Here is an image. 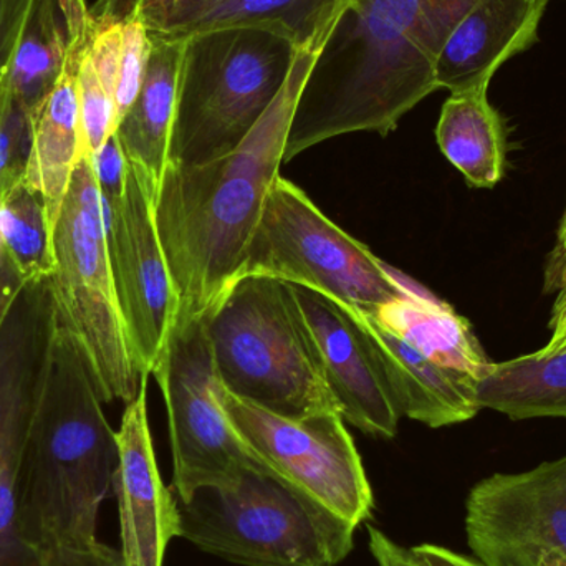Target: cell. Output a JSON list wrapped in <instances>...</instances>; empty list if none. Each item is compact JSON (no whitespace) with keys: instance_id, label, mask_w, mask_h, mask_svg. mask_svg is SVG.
I'll return each instance as SVG.
<instances>
[{"instance_id":"obj_1","label":"cell","mask_w":566,"mask_h":566,"mask_svg":"<svg viewBox=\"0 0 566 566\" xmlns=\"http://www.w3.org/2000/svg\"><path fill=\"white\" fill-rule=\"evenodd\" d=\"M479 0H352L296 103L283 163L336 136H388L438 90L446 40Z\"/></svg>"},{"instance_id":"obj_2","label":"cell","mask_w":566,"mask_h":566,"mask_svg":"<svg viewBox=\"0 0 566 566\" xmlns=\"http://www.w3.org/2000/svg\"><path fill=\"white\" fill-rule=\"evenodd\" d=\"M318 55L296 52L277 98L238 148L205 165L166 166L155 216L178 293L176 323L205 316L238 275Z\"/></svg>"},{"instance_id":"obj_3","label":"cell","mask_w":566,"mask_h":566,"mask_svg":"<svg viewBox=\"0 0 566 566\" xmlns=\"http://www.w3.org/2000/svg\"><path fill=\"white\" fill-rule=\"evenodd\" d=\"M118 442L82 349L56 325L49 373L20 469L27 541L49 554L95 544L113 489Z\"/></svg>"},{"instance_id":"obj_4","label":"cell","mask_w":566,"mask_h":566,"mask_svg":"<svg viewBox=\"0 0 566 566\" xmlns=\"http://www.w3.org/2000/svg\"><path fill=\"white\" fill-rule=\"evenodd\" d=\"M206 319L226 391L285 418L339 412L289 283L239 279Z\"/></svg>"},{"instance_id":"obj_5","label":"cell","mask_w":566,"mask_h":566,"mask_svg":"<svg viewBox=\"0 0 566 566\" xmlns=\"http://www.w3.org/2000/svg\"><path fill=\"white\" fill-rule=\"evenodd\" d=\"M168 163L205 165L228 155L281 93L296 50L258 29L185 36Z\"/></svg>"},{"instance_id":"obj_6","label":"cell","mask_w":566,"mask_h":566,"mask_svg":"<svg viewBox=\"0 0 566 566\" xmlns=\"http://www.w3.org/2000/svg\"><path fill=\"white\" fill-rule=\"evenodd\" d=\"M178 501L179 537L244 566H336L353 551L356 527L264 465L232 488L199 489Z\"/></svg>"},{"instance_id":"obj_7","label":"cell","mask_w":566,"mask_h":566,"mask_svg":"<svg viewBox=\"0 0 566 566\" xmlns=\"http://www.w3.org/2000/svg\"><path fill=\"white\" fill-rule=\"evenodd\" d=\"M56 325L82 349L103 402H132L142 375L136 368L109 264L106 214L92 159L73 175L53 232L49 277Z\"/></svg>"},{"instance_id":"obj_8","label":"cell","mask_w":566,"mask_h":566,"mask_svg":"<svg viewBox=\"0 0 566 566\" xmlns=\"http://www.w3.org/2000/svg\"><path fill=\"white\" fill-rule=\"evenodd\" d=\"M244 277L277 279L361 310L399 298L409 286L282 176L272 185L232 282Z\"/></svg>"},{"instance_id":"obj_9","label":"cell","mask_w":566,"mask_h":566,"mask_svg":"<svg viewBox=\"0 0 566 566\" xmlns=\"http://www.w3.org/2000/svg\"><path fill=\"white\" fill-rule=\"evenodd\" d=\"M168 409L172 492L188 501L199 489L238 484L259 464L232 429L205 316L176 323L151 373Z\"/></svg>"},{"instance_id":"obj_10","label":"cell","mask_w":566,"mask_h":566,"mask_svg":"<svg viewBox=\"0 0 566 566\" xmlns=\"http://www.w3.org/2000/svg\"><path fill=\"white\" fill-rule=\"evenodd\" d=\"M221 402L259 464L356 528L371 517V485L339 412L285 418L231 395L222 385Z\"/></svg>"},{"instance_id":"obj_11","label":"cell","mask_w":566,"mask_h":566,"mask_svg":"<svg viewBox=\"0 0 566 566\" xmlns=\"http://www.w3.org/2000/svg\"><path fill=\"white\" fill-rule=\"evenodd\" d=\"M465 535L482 566H566V455L478 482Z\"/></svg>"},{"instance_id":"obj_12","label":"cell","mask_w":566,"mask_h":566,"mask_svg":"<svg viewBox=\"0 0 566 566\" xmlns=\"http://www.w3.org/2000/svg\"><path fill=\"white\" fill-rule=\"evenodd\" d=\"M109 264L133 358L142 378L158 365L179 302L156 228L155 201L128 161L125 195L105 206Z\"/></svg>"},{"instance_id":"obj_13","label":"cell","mask_w":566,"mask_h":566,"mask_svg":"<svg viewBox=\"0 0 566 566\" xmlns=\"http://www.w3.org/2000/svg\"><path fill=\"white\" fill-rule=\"evenodd\" d=\"M146 401L148 378H143L116 431L113 491L118 499L122 554L129 566H163L168 545L179 537L178 501L159 475Z\"/></svg>"},{"instance_id":"obj_14","label":"cell","mask_w":566,"mask_h":566,"mask_svg":"<svg viewBox=\"0 0 566 566\" xmlns=\"http://www.w3.org/2000/svg\"><path fill=\"white\" fill-rule=\"evenodd\" d=\"M289 285L342 418L366 434L395 438L401 416L346 310L315 290Z\"/></svg>"},{"instance_id":"obj_15","label":"cell","mask_w":566,"mask_h":566,"mask_svg":"<svg viewBox=\"0 0 566 566\" xmlns=\"http://www.w3.org/2000/svg\"><path fill=\"white\" fill-rule=\"evenodd\" d=\"M338 305L346 310L365 339L401 418L438 429L461 424L479 415L481 406L474 379L431 361L401 336L381 325L371 313L345 303Z\"/></svg>"},{"instance_id":"obj_16","label":"cell","mask_w":566,"mask_h":566,"mask_svg":"<svg viewBox=\"0 0 566 566\" xmlns=\"http://www.w3.org/2000/svg\"><path fill=\"white\" fill-rule=\"evenodd\" d=\"M551 0H479L446 40L436 63L438 88H489L492 76L532 49Z\"/></svg>"},{"instance_id":"obj_17","label":"cell","mask_w":566,"mask_h":566,"mask_svg":"<svg viewBox=\"0 0 566 566\" xmlns=\"http://www.w3.org/2000/svg\"><path fill=\"white\" fill-rule=\"evenodd\" d=\"M149 40L145 82L132 108L119 119L116 136L126 159L142 172L156 206L168 166L186 39L149 32Z\"/></svg>"},{"instance_id":"obj_18","label":"cell","mask_w":566,"mask_h":566,"mask_svg":"<svg viewBox=\"0 0 566 566\" xmlns=\"http://www.w3.org/2000/svg\"><path fill=\"white\" fill-rule=\"evenodd\" d=\"M352 0H211L186 13L165 35L185 36L206 30L258 29L285 39L296 52L319 53Z\"/></svg>"},{"instance_id":"obj_19","label":"cell","mask_w":566,"mask_h":566,"mask_svg":"<svg viewBox=\"0 0 566 566\" xmlns=\"http://www.w3.org/2000/svg\"><path fill=\"white\" fill-rule=\"evenodd\" d=\"M83 49L73 52L62 78L32 115V151L25 179L42 195L53 232L75 169L83 159L76 85Z\"/></svg>"},{"instance_id":"obj_20","label":"cell","mask_w":566,"mask_h":566,"mask_svg":"<svg viewBox=\"0 0 566 566\" xmlns=\"http://www.w3.org/2000/svg\"><path fill=\"white\" fill-rule=\"evenodd\" d=\"M365 312L431 361L475 382L491 365L469 319L412 282L405 295Z\"/></svg>"},{"instance_id":"obj_21","label":"cell","mask_w":566,"mask_h":566,"mask_svg":"<svg viewBox=\"0 0 566 566\" xmlns=\"http://www.w3.org/2000/svg\"><path fill=\"white\" fill-rule=\"evenodd\" d=\"M489 88L451 93L439 116L436 139L448 161L472 188L491 189L505 176L507 136Z\"/></svg>"},{"instance_id":"obj_22","label":"cell","mask_w":566,"mask_h":566,"mask_svg":"<svg viewBox=\"0 0 566 566\" xmlns=\"http://www.w3.org/2000/svg\"><path fill=\"white\" fill-rule=\"evenodd\" d=\"M478 402L512 421L566 419V348L491 361L478 381Z\"/></svg>"},{"instance_id":"obj_23","label":"cell","mask_w":566,"mask_h":566,"mask_svg":"<svg viewBox=\"0 0 566 566\" xmlns=\"http://www.w3.org/2000/svg\"><path fill=\"white\" fill-rule=\"evenodd\" d=\"M85 45L73 40L56 0H33L7 76L13 96L33 115L62 78L73 52Z\"/></svg>"},{"instance_id":"obj_24","label":"cell","mask_w":566,"mask_h":566,"mask_svg":"<svg viewBox=\"0 0 566 566\" xmlns=\"http://www.w3.org/2000/svg\"><path fill=\"white\" fill-rule=\"evenodd\" d=\"M0 239L25 283L52 275L53 229L42 195L25 176L0 192Z\"/></svg>"},{"instance_id":"obj_25","label":"cell","mask_w":566,"mask_h":566,"mask_svg":"<svg viewBox=\"0 0 566 566\" xmlns=\"http://www.w3.org/2000/svg\"><path fill=\"white\" fill-rule=\"evenodd\" d=\"M86 46V45H85ZM80 125L83 158H93L118 128L115 96L106 90L83 49L78 73Z\"/></svg>"},{"instance_id":"obj_26","label":"cell","mask_w":566,"mask_h":566,"mask_svg":"<svg viewBox=\"0 0 566 566\" xmlns=\"http://www.w3.org/2000/svg\"><path fill=\"white\" fill-rule=\"evenodd\" d=\"M32 151V113L0 85V192L25 176Z\"/></svg>"},{"instance_id":"obj_27","label":"cell","mask_w":566,"mask_h":566,"mask_svg":"<svg viewBox=\"0 0 566 566\" xmlns=\"http://www.w3.org/2000/svg\"><path fill=\"white\" fill-rule=\"evenodd\" d=\"M122 59H119L118 82H116L115 103L118 123L126 115L145 82L151 40L145 23L139 17L122 23Z\"/></svg>"},{"instance_id":"obj_28","label":"cell","mask_w":566,"mask_h":566,"mask_svg":"<svg viewBox=\"0 0 566 566\" xmlns=\"http://www.w3.org/2000/svg\"><path fill=\"white\" fill-rule=\"evenodd\" d=\"M90 159H92L93 169H95L103 205H113V202L122 199V196L125 195L126 176H128V159L123 153L116 133Z\"/></svg>"},{"instance_id":"obj_29","label":"cell","mask_w":566,"mask_h":566,"mask_svg":"<svg viewBox=\"0 0 566 566\" xmlns=\"http://www.w3.org/2000/svg\"><path fill=\"white\" fill-rule=\"evenodd\" d=\"M33 0H0V85L6 82Z\"/></svg>"},{"instance_id":"obj_30","label":"cell","mask_w":566,"mask_h":566,"mask_svg":"<svg viewBox=\"0 0 566 566\" xmlns=\"http://www.w3.org/2000/svg\"><path fill=\"white\" fill-rule=\"evenodd\" d=\"M46 566H129L122 551L95 542L85 547H62L46 554Z\"/></svg>"},{"instance_id":"obj_31","label":"cell","mask_w":566,"mask_h":566,"mask_svg":"<svg viewBox=\"0 0 566 566\" xmlns=\"http://www.w3.org/2000/svg\"><path fill=\"white\" fill-rule=\"evenodd\" d=\"M206 2L211 0H142L138 17L148 32H163Z\"/></svg>"},{"instance_id":"obj_32","label":"cell","mask_w":566,"mask_h":566,"mask_svg":"<svg viewBox=\"0 0 566 566\" xmlns=\"http://www.w3.org/2000/svg\"><path fill=\"white\" fill-rule=\"evenodd\" d=\"M566 289V208L558 228L557 241L548 254L544 272V292L555 293Z\"/></svg>"},{"instance_id":"obj_33","label":"cell","mask_w":566,"mask_h":566,"mask_svg":"<svg viewBox=\"0 0 566 566\" xmlns=\"http://www.w3.org/2000/svg\"><path fill=\"white\" fill-rule=\"evenodd\" d=\"M408 558L411 566H482L475 558L432 544L408 548Z\"/></svg>"},{"instance_id":"obj_34","label":"cell","mask_w":566,"mask_h":566,"mask_svg":"<svg viewBox=\"0 0 566 566\" xmlns=\"http://www.w3.org/2000/svg\"><path fill=\"white\" fill-rule=\"evenodd\" d=\"M23 285H25V281L17 271L13 262L10 261L9 252L0 239V329H2L3 319H6L13 300L17 298Z\"/></svg>"},{"instance_id":"obj_35","label":"cell","mask_w":566,"mask_h":566,"mask_svg":"<svg viewBox=\"0 0 566 566\" xmlns=\"http://www.w3.org/2000/svg\"><path fill=\"white\" fill-rule=\"evenodd\" d=\"M139 2L142 0H96L95 6L90 7V25H115L138 17Z\"/></svg>"},{"instance_id":"obj_36","label":"cell","mask_w":566,"mask_h":566,"mask_svg":"<svg viewBox=\"0 0 566 566\" xmlns=\"http://www.w3.org/2000/svg\"><path fill=\"white\" fill-rule=\"evenodd\" d=\"M368 535L369 551L378 566H411L409 565L408 548L396 544L378 528L369 527Z\"/></svg>"},{"instance_id":"obj_37","label":"cell","mask_w":566,"mask_h":566,"mask_svg":"<svg viewBox=\"0 0 566 566\" xmlns=\"http://www.w3.org/2000/svg\"><path fill=\"white\" fill-rule=\"evenodd\" d=\"M66 23H69L70 33L73 40L78 43H85L90 36V7L86 0H56Z\"/></svg>"},{"instance_id":"obj_38","label":"cell","mask_w":566,"mask_h":566,"mask_svg":"<svg viewBox=\"0 0 566 566\" xmlns=\"http://www.w3.org/2000/svg\"><path fill=\"white\" fill-rule=\"evenodd\" d=\"M548 328H551V339L542 349L552 353L566 348V289L555 296Z\"/></svg>"}]
</instances>
